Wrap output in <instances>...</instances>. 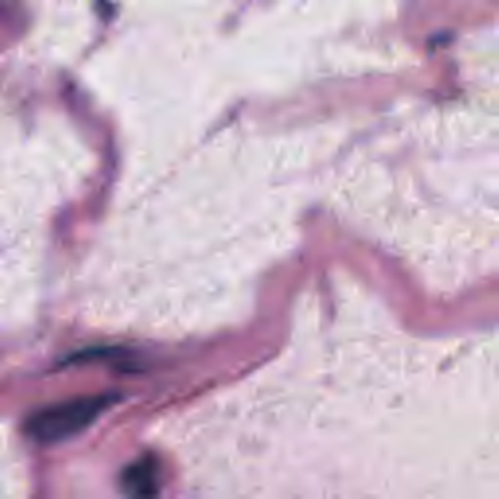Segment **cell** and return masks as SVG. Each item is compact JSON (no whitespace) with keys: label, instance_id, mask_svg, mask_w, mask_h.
Instances as JSON below:
<instances>
[{"label":"cell","instance_id":"1","mask_svg":"<svg viewBox=\"0 0 499 499\" xmlns=\"http://www.w3.org/2000/svg\"><path fill=\"white\" fill-rule=\"evenodd\" d=\"M116 400V394H100L53 404L29 417L24 425L26 435L42 445L67 441L94 423Z\"/></svg>","mask_w":499,"mask_h":499},{"label":"cell","instance_id":"2","mask_svg":"<svg viewBox=\"0 0 499 499\" xmlns=\"http://www.w3.org/2000/svg\"><path fill=\"white\" fill-rule=\"evenodd\" d=\"M158 463L150 456L139 458L121 474V490L129 499H152L158 494Z\"/></svg>","mask_w":499,"mask_h":499}]
</instances>
